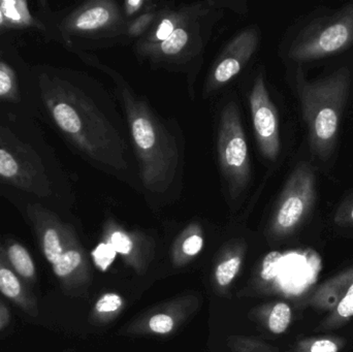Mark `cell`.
Masks as SVG:
<instances>
[{"label": "cell", "mask_w": 353, "mask_h": 352, "mask_svg": "<svg viewBox=\"0 0 353 352\" xmlns=\"http://www.w3.org/2000/svg\"><path fill=\"white\" fill-rule=\"evenodd\" d=\"M248 101L259 152L265 163L275 169L281 165L290 150V132L283 130L281 110L263 68L253 79Z\"/></svg>", "instance_id": "9"}, {"label": "cell", "mask_w": 353, "mask_h": 352, "mask_svg": "<svg viewBox=\"0 0 353 352\" xmlns=\"http://www.w3.org/2000/svg\"><path fill=\"white\" fill-rule=\"evenodd\" d=\"M122 305L121 298L115 293H108L103 296L97 303V310L101 313H107V312H114L119 309Z\"/></svg>", "instance_id": "23"}, {"label": "cell", "mask_w": 353, "mask_h": 352, "mask_svg": "<svg viewBox=\"0 0 353 352\" xmlns=\"http://www.w3.org/2000/svg\"><path fill=\"white\" fill-rule=\"evenodd\" d=\"M281 258V253L277 251L270 252L265 256L263 262V271H261V277L265 280H272L277 276Z\"/></svg>", "instance_id": "21"}, {"label": "cell", "mask_w": 353, "mask_h": 352, "mask_svg": "<svg viewBox=\"0 0 353 352\" xmlns=\"http://www.w3.org/2000/svg\"><path fill=\"white\" fill-rule=\"evenodd\" d=\"M261 43L259 29H246L239 33L222 52L207 81L208 92L221 88L236 78L253 57Z\"/></svg>", "instance_id": "12"}, {"label": "cell", "mask_w": 353, "mask_h": 352, "mask_svg": "<svg viewBox=\"0 0 353 352\" xmlns=\"http://www.w3.org/2000/svg\"><path fill=\"white\" fill-rule=\"evenodd\" d=\"M32 80L37 119L91 165L128 175L132 165L123 123L101 85L88 74L51 64L33 65Z\"/></svg>", "instance_id": "1"}, {"label": "cell", "mask_w": 353, "mask_h": 352, "mask_svg": "<svg viewBox=\"0 0 353 352\" xmlns=\"http://www.w3.org/2000/svg\"><path fill=\"white\" fill-rule=\"evenodd\" d=\"M79 56L113 79L125 112L141 181L151 194H165L176 183L180 167V151L176 136L149 103L137 95L118 72L94 61L88 53Z\"/></svg>", "instance_id": "4"}, {"label": "cell", "mask_w": 353, "mask_h": 352, "mask_svg": "<svg viewBox=\"0 0 353 352\" xmlns=\"http://www.w3.org/2000/svg\"><path fill=\"white\" fill-rule=\"evenodd\" d=\"M0 293L31 318H37V300L8 264L3 244L0 243Z\"/></svg>", "instance_id": "13"}, {"label": "cell", "mask_w": 353, "mask_h": 352, "mask_svg": "<svg viewBox=\"0 0 353 352\" xmlns=\"http://www.w3.org/2000/svg\"><path fill=\"white\" fill-rule=\"evenodd\" d=\"M217 152L226 192L234 200L246 194L251 183V157L238 103L230 101L220 112Z\"/></svg>", "instance_id": "8"}, {"label": "cell", "mask_w": 353, "mask_h": 352, "mask_svg": "<svg viewBox=\"0 0 353 352\" xmlns=\"http://www.w3.org/2000/svg\"><path fill=\"white\" fill-rule=\"evenodd\" d=\"M353 316V283L346 291L345 296L342 298L341 301L336 308L335 313L332 316V324H336L339 320H350Z\"/></svg>", "instance_id": "19"}, {"label": "cell", "mask_w": 353, "mask_h": 352, "mask_svg": "<svg viewBox=\"0 0 353 352\" xmlns=\"http://www.w3.org/2000/svg\"><path fill=\"white\" fill-rule=\"evenodd\" d=\"M0 105L37 117L32 66L8 43L0 45Z\"/></svg>", "instance_id": "10"}, {"label": "cell", "mask_w": 353, "mask_h": 352, "mask_svg": "<svg viewBox=\"0 0 353 352\" xmlns=\"http://www.w3.org/2000/svg\"><path fill=\"white\" fill-rule=\"evenodd\" d=\"M211 2L195 3L192 12L179 25L163 43L143 52L142 55L153 61H176L201 49V20L213 12Z\"/></svg>", "instance_id": "11"}, {"label": "cell", "mask_w": 353, "mask_h": 352, "mask_svg": "<svg viewBox=\"0 0 353 352\" xmlns=\"http://www.w3.org/2000/svg\"><path fill=\"white\" fill-rule=\"evenodd\" d=\"M157 10V8H153V10H146V12L134 17L132 20L128 23L125 34L130 37H139L146 34L150 30L153 24L157 22L159 14L163 10Z\"/></svg>", "instance_id": "16"}, {"label": "cell", "mask_w": 353, "mask_h": 352, "mask_svg": "<svg viewBox=\"0 0 353 352\" xmlns=\"http://www.w3.org/2000/svg\"><path fill=\"white\" fill-rule=\"evenodd\" d=\"M116 253L117 252L109 243H101L92 252V256L94 258L95 264L101 270L105 271L107 270L108 267L111 266L112 262L115 260Z\"/></svg>", "instance_id": "20"}, {"label": "cell", "mask_w": 353, "mask_h": 352, "mask_svg": "<svg viewBox=\"0 0 353 352\" xmlns=\"http://www.w3.org/2000/svg\"><path fill=\"white\" fill-rule=\"evenodd\" d=\"M8 264L14 274L26 283L34 282L37 269L28 250L16 240H6L3 244Z\"/></svg>", "instance_id": "14"}, {"label": "cell", "mask_w": 353, "mask_h": 352, "mask_svg": "<svg viewBox=\"0 0 353 352\" xmlns=\"http://www.w3.org/2000/svg\"><path fill=\"white\" fill-rule=\"evenodd\" d=\"M308 352H339V346L330 339H321L310 345Z\"/></svg>", "instance_id": "27"}, {"label": "cell", "mask_w": 353, "mask_h": 352, "mask_svg": "<svg viewBox=\"0 0 353 352\" xmlns=\"http://www.w3.org/2000/svg\"><path fill=\"white\" fill-rule=\"evenodd\" d=\"M203 238L201 236H190L183 243V251L189 256H196L203 248Z\"/></svg>", "instance_id": "26"}, {"label": "cell", "mask_w": 353, "mask_h": 352, "mask_svg": "<svg viewBox=\"0 0 353 352\" xmlns=\"http://www.w3.org/2000/svg\"><path fill=\"white\" fill-rule=\"evenodd\" d=\"M323 66L312 79L303 68H288L286 80L298 103L303 145L319 173L331 176L339 159L342 125L353 105V50Z\"/></svg>", "instance_id": "3"}, {"label": "cell", "mask_w": 353, "mask_h": 352, "mask_svg": "<svg viewBox=\"0 0 353 352\" xmlns=\"http://www.w3.org/2000/svg\"><path fill=\"white\" fill-rule=\"evenodd\" d=\"M10 322V312L8 306L0 299V332L6 330Z\"/></svg>", "instance_id": "28"}, {"label": "cell", "mask_w": 353, "mask_h": 352, "mask_svg": "<svg viewBox=\"0 0 353 352\" xmlns=\"http://www.w3.org/2000/svg\"><path fill=\"white\" fill-rule=\"evenodd\" d=\"M292 320V310L285 303H278L272 310L269 328L274 334H282L288 330Z\"/></svg>", "instance_id": "17"}, {"label": "cell", "mask_w": 353, "mask_h": 352, "mask_svg": "<svg viewBox=\"0 0 353 352\" xmlns=\"http://www.w3.org/2000/svg\"><path fill=\"white\" fill-rule=\"evenodd\" d=\"M110 245L114 248L116 252L120 254H128L132 249V242L123 231H114L110 238Z\"/></svg>", "instance_id": "22"}, {"label": "cell", "mask_w": 353, "mask_h": 352, "mask_svg": "<svg viewBox=\"0 0 353 352\" xmlns=\"http://www.w3.org/2000/svg\"><path fill=\"white\" fill-rule=\"evenodd\" d=\"M240 265L241 260L238 258H230V260H226V262L219 265L217 270H216L217 282L221 287H226V285L230 284L234 280L236 275L238 274Z\"/></svg>", "instance_id": "18"}, {"label": "cell", "mask_w": 353, "mask_h": 352, "mask_svg": "<svg viewBox=\"0 0 353 352\" xmlns=\"http://www.w3.org/2000/svg\"><path fill=\"white\" fill-rule=\"evenodd\" d=\"M353 50V0L316 6L286 31L280 57L288 68L308 72Z\"/></svg>", "instance_id": "5"}, {"label": "cell", "mask_w": 353, "mask_h": 352, "mask_svg": "<svg viewBox=\"0 0 353 352\" xmlns=\"http://www.w3.org/2000/svg\"><path fill=\"white\" fill-rule=\"evenodd\" d=\"M321 176L304 145H301L274 207L276 231H294L314 213L321 196Z\"/></svg>", "instance_id": "6"}, {"label": "cell", "mask_w": 353, "mask_h": 352, "mask_svg": "<svg viewBox=\"0 0 353 352\" xmlns=\"http://www.w3.org/2000/svg\"><path fill=\"white\" fill-rule=\"evenodd\" d=\"M0 194L18 207L54 210L72 194V184L46 138L41 121L0 105Z\"/></svg>", "instance_id": "2"}, {"label": "cell", "mask_w": 353, "mask_h": 352, "mask_svg": "<svg viewBox=\"0 0 353 352\" xmlns=\"http://www.w3.org/2000/svg\"><path fill=\"white\" fill-rule=\"evenodd\" d=\"M149 324H150L151 330L157 333V334H168L174 328L173 320L165 314H159V315L153 316Z\"/></svg>", "instance_id": "24"}, {"label": "cell", "mask_w": 353, "mask_h": 352, "mask_svg": "<svg viewBox=\"0 0 353 352\" xmlns=\"http://www.w3.org/2000/svg\"><path fill=\"white\" fill-rule=\"evenodd\" d=\"M352 111H353V105H352Z\"/></svg>", "instance_id": "29"}, {"label": "cell", "mask_w": 353, "mask_h": 352, "mask_svg": "<svg viewBox=\"0 0 353 352\" xmlns=\"http://www.w3.org/2000/svg\"><path fill=\"white\" fill-rule=\"evenodd\" d=\"M333 221L339 229H353V186L344 192L334 209Z\"/></svg>", "instance_id": "15"}, {"label": "cell", "mask_w": 353, "mask_h": 352, "mask_svg": "<svg viewBox=\"0 0 353 352\" xmlns=\"http://www.w3.org/2000/svg\"><path fill=\"white\" fill-rule=\"evenodd\" d=\"M128 21L113 0H93L66 12H52L49 39L70 49L79 41H97L125 33Z\"/></svg>", "instance_id": "7"}, {"label": "cell", "mask_w": 353, "mask_h": 352, "mask_svg": "<svg viewBox=\"0 0 353 352\" xmlns=\"http://www.w3.org/2000/svg\"><path fill=\"white\" fill-rule=\"evenodd\" d=\"M149 4H150V2L146 1V0H126L123 3V6H122V12H123L126 20L130 22V20L134 18V16L137 17V14L142 12L145 8L150 10V8H146Z\"/></svg>", "instance_id": "25"}]
</instances>
